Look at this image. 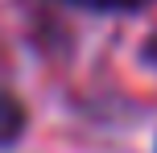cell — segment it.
<instances>
[{
    "label": "cell",
    "mask_w": 157,
    "mask_h": 153,
    "mask_svg": "<svg viewBox=\"0 0 157 153\" xmlns=\"http://www.w3.org/2000/svg\"><path fill=\"white\" fill-rule=\"evenodd\" d=\"M25 128V108L17 104L8 91H0V145H13Z\"/></svg>",
    "instance_id": "obj_1"
},
{
    "label": "cell",
    "mask_w": 157,
    "mask_h": 153,
    "mask_svg": "<svg viewBox=\"0 0 157 153\" xmlns=\"http://www.w3.org/2000/svg\"><path fill=\"white\" fill-rule=\"evenodd\" d=\"M75 4H87V8H108V13H128V8H145L149 0H75Z\"/></svg>",
    "instance_id": "obj_2"
}]
</instances>
